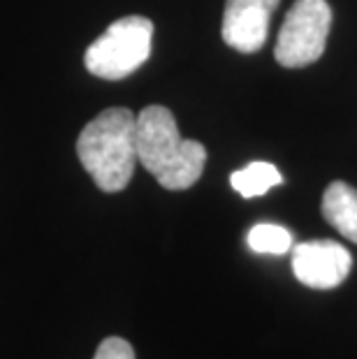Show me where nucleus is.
Listing matches in <instances>:
<instances>
[{"label":"nucleus","instance_id":"1","mask_svg":"<svg viewBox=\"0 0 357 359\" xmlns=\"http://www.w3.org/2000/svg\"><path fill=\"white\" fill-rule=\"evenodd\" d=\"M137 163L167 190H186L197 183L207 165V149L181 140L174 114L149 104L137 114Z\"/></svg>","mask_w":357,"mask_h":359},{"label":"nucleus","instance_id":"2","mask_svg":"<svg viewBox=\"0 0 357 359\" xmlns=\"http://www.w3.org/2000/svg\"><path fill=\"white\" fill-rule=\"evenodd\" d=\"M137 116L126 107H109L81 130L77 156L83 170L105 193L130 183L137 165Z\"/></svg>","mask_w":357,"mask_h":359},{"label":"nucleus","instance_id":"3","mask_svg":"<svg viewBox=\"0 0 357 359\" xmlns=\"http://www.w3.org/2000/svg\"><path fill=\"white\" fill-rule=\"evenodd\" d=\"M154 42V24L147 17L130 14L105 30L86 49L83 63L90 74L107 81L130 77L147 63Z\"/></svg>","mask_w":357,"mask_h":359},{"label":"nucleus","instance_id":"4","mask_svg":"<svg viewBox=\"0 0 357 359\" xmlns=\"http://www.w3.org/2000/svg\"><path fill=\"white\" fill-rule=\"evenodd\" d=\"M332 26L328 0H297L281 24L274 58L283 67H307L323 56Z\"/></svg>","mask_w":357,"mask_h":359},{"label":"nucleus","instance_id":"5","mask_svg":"<svg viewBox=\"0 0 357 359\" xmlns=\"http://www.w3.org/2000/svg\"><path fill=\"white\" fill-rule=\"evenodd\" d=\"M353 257L337 241H304L292 250V271L299 283L314 290H332L351 273Z\"/></svg>","mask_w":357,"mask_h":359},{"label":"nucleus","instance_id":"6","mask_svg":"<svg viewBox=\"0 0 357 359\" xmlns=\"http://www.w3.org/2000/svg\"><path fill=\"white\" fill-rule=\"evenodd\" d=\"M281 0H227L223 12V42L239 53H255L264 47L269 19Z\"/></svg>","mask_w":357,"mask_h":359},{"label":"nucleus","instance_id":"7","mask_svg":"<svg viewBox=\"0 0 357 359\" xmlns=\"http://www.w3.org/2000/svg\"><path fill=\"white\" fill-rule=\"evenodd\" d=\"M323 216L346 239L357 243V190L344 181H334L323 195Z\"/></svg>","mask_w":357,"mask_h":359},{"label":"nucleus","instance_id":"8","mask_svg":"<svg viewBox=\"0 0 357 359\" xmlns=\"http://www.w3.org/2000/svg\"><path fill=\"white\" fill-rule=\"evenodd\" d=\"M278 183H283V177L271 163H250L244 170L230 174V186L246 200L264 195Z\"/></svg>","mask_w":357,"mask_h":359},{"label":"nucleus","instance_id":"9","mask_svg":"<svg viewBox=\"0 0 357 359\" xmlns=\"http://www.w3.org/2000/svg\"><path fill=\"white\" fill-rule=\"evenodd\" d=\"M248 248L264 255H283L292 248V236L285 227L274 223H257L248 230Z\"/></svg>","mask_w":357,"mask_h":359},{"label":"nucleus","instance_id":"10","mask_svg":"<svg viewBox=\"0 0 357 359\" xmlns=\"http://www.w3.org/2000/svg\"><path fill=\"white\" fill-rule=\"evenodd\" d=\"M93 359H135V350L128 341L119 339V336H109L97 346Z\"/></svg>","mask_w":357,"mask_h":359}]
</instances>
